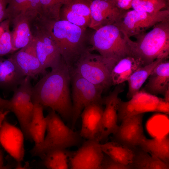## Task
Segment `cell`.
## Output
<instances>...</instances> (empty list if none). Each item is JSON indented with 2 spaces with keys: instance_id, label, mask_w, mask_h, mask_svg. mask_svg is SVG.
<instances>
[{
  "instance_id": "obj_32",
  "label": "cell",
  "mask_w": 169,
  "mask_h": 169,
  "mask_svg": "<svg viewBox=\"0 0 169 169\" xmlns=\"http://www.w3.org/2000/svg\"><path fill=\"white\" fill-rule=\"evenodd\" d=\"M60 18V20L67 21L85 29L89 28L90 23V20L73 12L65 3L61 8Z\"/></svg>"
},
{
  "instance_id": "obj_12",
  "label": "cell",
  "mask_w": 169,
  "mask_h": 169,
  "mask_svg": "<svg viewBox=\"0 0 169 169\" xmlns=\"http://www.w3.org/2000/svg\"><path fill=\"white\" fill-rule=\"evenodd\" d=\"M36 53L44 69H54L64 61L50 36L44 30L31 26Z\"/></svg>"
},
{
  "instance_id": "obj_1",
  "label": "cell",
  "mask_w": 169,
  "mask_h": 169,
  "mask_svg": "<svg viewBox=\"0 0 169 169\" xmlns=\"http://www.w3.org/2000/svg\"><path fill=\"white\" fill-rule=\"evenodd\" d=\"M71 74L63 61L46 73L33 86V102L50 108L66 120L72 119V104L69 90Z\"/></svg>"
},
{
  "instance_id": "obj_23",
  "label": "cell",
  "mask_w": 169,
  "mask_h": 169,
  "mask_svg": "<svg viewBox=\"0 0 169 169\" xmlns=\"http://www.w3.org/2000/svg\"><path fill=\"white\" fill-rule=\"evenodd\" d=\"M139 146L141 149L151 156L169 164L168 134L160 138L148 139L146 137Z\"/></svg>"
},
{
  "instance_id": "obj_19",
  "label": "cell",
  "mask_w": 169,
  "mask_h": 169,
  "mask_svg": "<svg viewBox=\"0 0 169 169\" xmlns=\"http://www.w3.org/2000/svg\"><path fill=\"white\" fill-rule=\"evenodd\" d=\"M144 90L151 94L165 95L169 90V61L165 60L154 69Z\"/></svg>"
},
{
  "instance_id": "obj_6",
  "label": "cell",
  "mask_w": 169,
  "mask_h": 169,
  "mask_svg": "<svg viewBox=\"0 0 169 169\" xmlns=\"http://www.w3.org/2000/svg\"><path fill=\"white\" fill-rule=\"evenodd\" d=\"M92 51L91 48L82 54L70 71L104 90L112 85L111 72L116 63Z\"/></svg>"
},
{
  "instance_id": "obj_11",
  "label": "cell",
  "mask_w": 169,
  "mask_h": 169,
  "mask_svg": "<svg viewBox=\"0 0 169 169\" xmlns=\"http://www.w3.org/2000/svg\"><path fill=\"white\" fill-rule=\"evenodd\" d=\"M89 28L94 31L105 26H119L126 11L119 9L114 0H91Z\"/></svg>"
},
{
  "instance_id": "obj_29",
  "label": "cell",
  "mask_w": 169,
  "mask_h": 169,
  "mask_svg": "<svg viewBox=\"0 0 169 169\" xmlns=\"http://www.w3.org/2000/svg\"><path fill=\"white\" fill-rule=\"evenodd\" d=\"M66 0H40V6L38 14L49 20H60L61 8Z\"/></svg>"
},
{
  "instance_id": "obj_34",
  "label": "cell",
  "mask_w": 169,
  "mask_h": 169,
  "mask_svg": "<svg viewBox=\"0 0 169 169\" xmlns=\"http://www.w3.org/2000/svg\"><path fill=\"white\" fill-rule=\"evenodd\" d=\"M102 169H136L134 165H125L118 163L105 155Z\"/></svg>"
},
{
  "instance_id": "obj_9",
  "label": "cell",
  "mask_w": 169,
  "mask_h": 169,
  "mask_svg": "<svg viewBox=\"0 0 169 169\" xmlns=\"http://www.w3.org/2000/svg\"><path fill=\"white\" fill-rule=\"evenodd\" d=\"M168 18L169 8L155 13L130 10L126 11L118 26L130 38L146 32L158 23Z\"/></svg>"
},
{
  "instance_id": "obj_8",
  "label": "cell",
  "mask_w": 169,
  "mask_h": 169,
  "mask_svg": "<svg viewBox=\"0 0 169 169\" xmlns=\"http://www.w3.org/2000/svg\"><path fill=\"white\" fill-rule=\"evenodd\" d=\"M31 78L26 76L19 86L14 91L10 100L12 105L11 111L16 117L25 138L32 141L29 132L34 104L32 98L33 86Z\"/></svg>"
},
{
  "instance_id": "obj_14",
  "label": "cell",
  "mask_w": 169,
  "mask_h": 169,
  "mask_svg": "<svg viewBox=\"0 0 169 169\" xmlns=\"http://www.w3.org/2000/svg\"><path fill=\"white\" fill-rule=\"evenodd\" d=\"M24 136L21 129L4 120L0 128V145L18 163L24 156Z\"/></svg>"
},
{
  "instance_id": "obj_10",
  "label": "cell",
  "mask_w": 169,
  "mask_h": 169,
  "mask_svg": "<svg viewBox=\"0 0 169 169\" xmlns=\"http://www.w3.org/2000/svg\"><path fill=\"white\" fill-rule=\"evenodd\" d=\"M105 156L100 142L86 140L72 152L69 169H102Z\"/></svg>"
},
{
  "instance_id": "obj_25",
  "label": "cell",
  "mask_w": 169,
  "mask_h": 169,
  "mask_svg": "<svg viewBox=\"0 0 169 169\" xmlns=\"http://www.w3.org/2000/svg\"><path fill=\"white\" fill-rule=\"evenodd\" d=\"M165 60H166L157 59L151 63L142 66L135 71L127 81L128 84L127 97L130 98L135 96L156 66Z\"/></svg>"
},
{
  "instance_id": "obj_38",
  "label": "cell",
  "mask_w": 169,
  "mask_h": 169,
  "mask_svg": "<svg viewBox=\"0 0 169 169\" xmlns=\"http://www.w3.org/2000/svg\"><path fill=\"white\" fill-rule=\"evenodd\" d=\"M10 112L9 110H0V128L6 116Z\"/></svg>"
},
{
  "instance_id": "obj_4",
  "label": "cell",
  "mask_w": 169,
  "mask_h": 169,
  "mask_svg": "<svg viewBox=\"0 0 169 169\" xmlns=\"http://www.w3.org/2000/svg\"><path fill=\"white\" fill-rule=\"evenodd\" d=\"M46 118V135L41 143L34 145L31 150L33 155L41 157L50 151L66 149L82 142L79 133L67 126L55 111L51 110Z\"/></svg>"
},
{
  "instance_id": "obj_36",
  "label": "cell",
  "mask_w": 169,
  "mask_h": 169,
  "mask_svg": "<svg viewBox=\"0 0 169 169\" xmlns=\"http://www.w3.org/2000/svg\"><path fill=\"white\" fill-rule=\"evenodd\" d=\"M8 0H0V23L7 19L6 9Z\"/></svg>"
},
{
  "instance_id": "obj_22",
  "label": "cell",
  "mask_w": 169,
  "mask_h": 169,
  "mask_svg": "<svg viewBox=\"0 0 169 169\" xmlns=\"http://www.w3.org/2000/svg\"><path fill=\"white\" fill-rule=\"evenodd\" d=\"M101 147L104 154L113 161L125 165H133L136 149L114 141L101 144Z\"/></svg>"
},
{
  "instance_id": "obj_33",
  "label": "cell",
  "mask_w": 169,
  "mask_h": 169,
  "mask_svg": "<svg viewBox=\"0 0 169 169\" xmlns=\"http://www.w3.org/2000/svg\"><path fill=\"white\" fill-rule=\"evenodd\" d=\"M91 0H66L65 4L73 12L90 21Z\"/></svg>"
},
{
  "instance_id": "obj_5",
  "label": "cell",
  "mask_w": 169,
  "mask_h": 169,
  "mask_svg": "<svg viewBox=\"0 0 169 169\" xmlns=\"http://www.w3.org/2000/svg\"><path fill=\"white\" fill-rule=\"evenodd\" d=\"M129 38L115 25L103 27L92 33L90 42L92 51L116 63L131 56Z\"/></svg>"
},
{
  "instance_id": "obj_13",
  "label": "cell",
  "mask_w": 169,
  "mask_h": 169,
  "mask_svg": "<svg viewBox=\"0 0 169 169\" xmlns=\"http://www.w3.org/2000/svg\"><path fill=\"white\" fill-rule=\"evenodd\" d=\"M143 113H140L124 119L113 134L114 141L133 149H136L146 137L143 125Z\"/></svg>"
},
{
  "instance_id": "obj_20",
  "label": "cell",
  "mask_w": 169,
  "mask_h": 169,
  "mask_svg": "<svg viewBox=\"0 0 169 169\" xmlns=\"http://www.w3.org/2000/svg\"><path fill=\"white\" fill-rule=\"evenodd\" d=\"M12 26L11 31L13 52L28 45L33 39L29 19L21 15L10 20Z\"/></svg>"
},
{
  "instance_id": "obj_24",
  "label": "cell",
  "mask_w": 169,
  "mask_h": 169,
  "mask_svg": "<svg viewBox=\"0 0 169 169\" xmlns=\"http://www.w3.org/2000/svg\"><path fill=\"white\" fill-rule=\"evenodd\" d=\"M142 66L140 61L132 56L120 60L115 64L111 72L112 85H119L127 81L135 71Z\"/></svg>"
},
{
  "instance_id": "obj_31",
  "label": "cell",
  "mask_w": 169,
  "mask_h": 169,
  "mask_svg": "<svg viewBox=\"0 0 169 169\" xmlns=\"http://www.w3.org/2000/svg\"><path fill=\"white\" fill-rule=\"evenodd\" d=\"M9 19L0 23V57L13 53Z\"/></svg>"
},
{
  "instance_id": "obj_21",
  "label": "cell",
  "mask_w": 169,
  "mask_h": 169,
  "mask_svg": "<svg viewBox=\"0 0 169 169\" xmlns=\"http://www.w3.org/2000/svg\"><path fill=\"white\" fill-rule=\"evenodd\" d=\"M40 0H8L6 9L7 19L10 20L21 15L30 22L39 13Z\"/></svg>"
},
{
  "instance_id": "obj_15",
  "label": "cell",
  "mask_w": 169,
  "mask_h": 169,
  "mask_svg": "<svg viewBox=\"0 0 169 169\" xmlns=\"http://www.w3.org/2000/svg\"><path fill=\"white\" fill-rule=\"evenodd\" d=\"M122 90L121 84L117 85L108 96L103 99V103L105 106L102 114V128L100 142L105 141L110 135L114 134L118 128V111L121 102L118 96Z\"/></svg>"
},
{
  "instance_id": "obj_26",
  "label": "cell",
  "mask_w": 169,
  "mask_h": 169,
  "mask_svg": "<svg viewBox=\"0 0 169 169\" xmlns=\"http://www.w3.org/2000/svg\"><path fill=\"white\" fill-rule=\"evenodd\" d=\"M34 108L29 127V132L35 145L41 143L45 136L47 120L43 113V107L37 103H34Z\"/></svg>"
},
{
  "instance_id": "obj_28",
  "label": "cell",
  "mask_w": 169,
  "mask_h": 169,
  "mask_svg": "<svg viewBox=\"0 0 169 169\" xmlns=\"http://www.w3.org/2000/svg\"><path fill=\"white\" fill-rule=\"evenodd\" d=\"M133 165L136 169H169V164L141 149L136 150Z\"/></svg>"
},
{
  "instance_id": "obj_37",
  "label": "cell",
  "mask_w": 169,
  "mask_h": 169,
  "mask_svg": "<svg viewBox=\"0 0 169 169\" xmlns=\"http://www.w3.org/2000/svg\"><path fill=\"white\" fill-rule=\"evenodd\" d=\"M12 105L10 100L4 99L0 96V109L11 111Z\"/></svg>"
},
{
  "instance_id": "obj_7",
  "label": "cell",
  "mask_w": 169,
  "mask_h": 169,
  "mask_svg": "<svg viewBox=\"0 0 169 169\" xmlns=\"http://www.w3.org/2000/svg\"><path fill=\"white\" fill-rule=\"evenodd\" d=\"M70 74L72 82L71 127L73 129L86 107L93 103L102 104L101 95L104 90L76 74L70 73Z\"/></svg>"
},
{
  "instance_id": "obj_30",
  "label": "cell",
  "mask_w": 169,
  "mask_h": 169,
  "mask_svg": "<svg viewBox=\"0 0 169 169\" xmlns=\"http://www.w3.org/2000/svg\"><path fill=\"white\" fill-rule=\"evenodd\" d=\"M169 1L166 0H132V8L148 13L158 12L168 8Z\"/></svg>"
},
{
  "instance_id": "obj_3",
  "label": "cell",
  "mask_w": 169,
  "mask_h": 169,
  "mask_svg": "<svg viewBox=\"0 0 169 169\" xmlns=\"http://www.w3.org/2000/svg\"><path fill=\"white\" fill-rule=\"evenodd\" d=\"M129 40L131 55L138 59L143 66L157 59L166 60L169 55V18L160 22L148 32L134 36Z\"/></svg>"
},
{
  "instance_id": "obj_27",
  "label": "cell",
  "mask_w": 169,
  "mask_h": 169,
  "mask_svg": "<svg viewBox=\"0 0 169 169\" xmlns=\"http://www.w3.org/2000/svg\"><path fill=\"white\" fill-rule=\"evenodd\" d=\"M66 149L50 151L41 158L48 169H69V160L71 152Z\"/></svg>"
},
{
  "instance_id": "obj_41",
  "label": "cell",
  "mask_w": 169,
  "mask_h": 169,
  "mask_svg": "<svg viewBox=\"0 0 169 169\" xmlns=\"http://www.w3.org/2000/svg\"><path fill=\"white\" fill-rule=\"evenodd\" d=\"M11 167L9 165H4L2 167L0 168V169H11Z\"/></svg>"
},
{
  "instance_id": "obj_18",
  "label": "cell",
  "mask_w": 169,
  "mask_h": 169,
  "mask_svg": "<svg viewBox=\"0 0 169 169\" xmlns=\"http://www.w3.org/2000/svg\"><path fill=\"white\" fill-rule=\"evenodd\" d=\"M25 77L10 58L0 57V89L14 91Z\"/></svg>"
},
{
  "instance_id": "obj_2",
  "label": "cell",
  "mask_w": 169,
  "mask_h": 169,
  "mask_svg": "<svg viewBox=\"0 0 169 169\" xmlns=\"http://www.w3.org/2000/svg\"><path fill=\"white\" fill-rule=\"evenodd\" d=\"M30 25L44 30L50 36L69 69L91 48L92 33L67 21L49 20L38 14Z\"/></svg>"
},
{
  "instance_id": "obj_16",
  "label": "cell",
  "mask_w": 169,
  "mask_h": 169,
  "mask_svg": "<svg viewBox=\"0 0 169 169\" xmlns=\"http://www.w3.org/2000/svg\"><path fill=\"white\" fill-rule=\"evenodd\" d=\"M101 104L98 103L91 104L82 111L80 115L82 125L79 133L83 138L100 142L104 110Z\"/></svg>"
},
{
  "instance_id": "obj_17",
  "label": "cell",
  "mask_w": 169,
  "mask_h": 169,
  "mask_svg": "<svg viewBox=\"0 0 169 169\" xmlns=\"http://www.w3.org/2000/svg\"><path fill=\"white\" fill-rule=\"evenodd\" d=\"M25 76L34 78L41 74L44 75L43 68L37 55L33 39L27 46L10 57Z\"/></svg>"
},
{
  "instance_id": "obj_39",
  "label": "cell",
  "mask_w": 169,
  "mask_h": 169,
  "mask_svg": "<svg viewBox=\"0 0 169 169\" xmlns=\"http://www.w3.org/2000/svg\"><path fill=\"white\" fill-rule=\"evenodd\" d=\"M1 146L0 145V168L2 167L4 165L3 153Z\"/></svg>"
},
{
  "instance_id": "obj_35",
  "label": "cell",
  "mask_w": 169,
  "mask_h": 169,
  "mask_svg": "<svg viewBox=\"0 0 169 169\" xmlns=\"http://www.w3.org/2000/svg\"><path fill=\"white\" fill-rule=\"evenodd\" d=\"M117 7L120 10L127 11L132 8V0H114Z\"/></svg>"
},
{
  "instance_id": "obj_40",
  "label": "cell",
  "mask_w": 169,
  "mask_h": 169,
  "mask_svg": "<svg viewBox=\"0 0 169 169\" xmlns=\"http://www.w3.org/2000/svg\"><path fill=\"white\" fill-rule=\"evenodd\" d=\"M29 166L28 162H26L23 166L21 165V164H18L17 166L14 169H28Z\"/></svg>"
}]
</instances>
